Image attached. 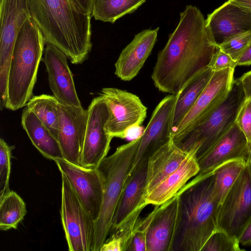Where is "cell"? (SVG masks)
Instances as JSON below:
<instances>
[{
	"instance_id": "obj_19",
	"label": "cell",
	"mask_w": 251,
	"mask_h": 251,
	"mask_svg": "<svg viewBox=\"0 0 251 251\" xmlns=\"http://www.w3.org/2000/svg\"><path fill=\"white\" fill-rule=\"evenodd\" d=\"M177 197L159 206L150 213L146 229V251H171L177 217Z\"/></svg>"
},
{
	"instance_id": "obj_9",
	"label": "cell",
	"mask_w": 251,
	"mask_h": 251,
	"mask_svg": "<svg viewBox=\"0 0 251 251\" xmlns=\"http://www.w3.org/2000/svg\"><path fill=\"white\" fill-rule=\"evenodd\" d=\"M30 18L29 0H0V96L2 101L7 97L8 73L17 34Z\"/></svg>"
},
{
	"instance_id": "obj_25",
	"label": "cell",
	"mask_w": 251,
	"mask_h": 251,
	"mask_svg": "<svg viewBox=\"0 0 251 251\" xmlns=\"http://www.w3.org/2000/svg\"><path fill=\"white\" fill-rule=\"evenodd\" d=\"M213 72L208 67L192 78L178 93L174 115L173 132L193 106Z\"/></svg>"
},
{
	"instance_id": "obj_2",
	"label": "cell",
	"mask_w": 251,
	"mask_h": 251,
	"mask_svg": "<svg viewBox=\"0 0 251 251\" xmlns=\"http://www.w3.org/2000/svg\"><path fill=\"white\" fill-rule=\"evenodd\" d=\"M214 171L195 177L177 193V212L171 251H201L217 229Z\"/></svg>"
},
{
	"instance_id": "obj_28",
	"label": "cell",
	"mask_w": 251,
	"mask_h": 251,
	"mask_svg": "<svg viewBox=\"0 0 251 251\" xmlns=\"http://www.w3.org/2000/svg\"><path fill=\"white\" fill-rule=\"evenodd\" d=\"M247 165L246 160L239 158L227 161L214 170V191L219 205Z\"/></svg>"
},
{
	"instance_id": "obj_26",
	"label": "cell",
	"mask_w": 251,
	"mask_h": 251,
	"mask_svg": "<svg viewBox=\"0 0 251 251\" xmlns=\"http://www.w3.org/2000/svg\"><path fill=\"white\" fill-rule=\"evenodd\" d=\"M58 103L54 96L42 94L33 96L26 105L57 139L59 126Z\"/></svg>"
},
{
	"instance_id": "obj_31",
	"label": "cell",
	"mask_w": 251,
	"mask_h": 251,
	"mask_svg": "<svg viewBox=\"0 0 251 251\" xmlns=\"http://www.w3.org/2000/svg\"><path fill=\"white\" fill-rule=\"evenodd\" d=\"M237 239L225 231L217 229L205 243L201 251H241Z\"/></svg>"
},
{
	"instance_id": "obj_11",
	"label": "cell",
	"mask_w": 251,
	"mask_h": 251,
	"mask_svg": "<svg viewBox=\"0 0 251 251\" xmlns=\"http://www.w3.org/2000/svg\"><path fill=\"white\" fill-rule=\"evenodd\" d=\"M178 95V93L166 96L154 110L140 138L135 160L129 174L173 139V119Z\"/></svg>"
},
{
	"instance_id": "obj_17",
	"label": "cell",
	"mask_w": 251,
	"mask_h": 251,
	"mask_svg": "<svg viewBox=\"0 0 251 251\" xmlns=\"http://www.w3.org/2000/svg\"><path fill=\"white\" fill-rule=\"evenodd\" d=\"M205 23L218 47L235 35L251 30V11L227 0L208 15Z\"/></svg>"
},
{
	"instance_id": "obj_36",
	"label": "cell",
	"mask_w": 251,
	"mask_h": 251,
	"mask_svg": "<svg viewBox=\"0 0 251 251\" xmlns=\"http://www.w3.org/2000/svg\"><path fill=\"white\" fill-rule=\"evenodd\" d=\"M149 221L146 217L141 219L126 251H146V229Z\"/></svg>"
},
{
	"instance_id": "obj_43",
	"label": "cell",
	"mask_w": 251,
	"mask_h": 251,
	"mask_svg": "<svg viewBox=\"0 0 251 251\" xmlns=\"http://www.w3.org/2000/svg\"><path fill=\"white\" fill-rule=\"evenodd\" d=\"M247 162L251 169V153L248 155Z\"/></svg>"
},
{
	"instance_id": "obj_14",
	"label": "cell",
	"mask_w": 251,
	"mask_h": 251,
	"mask_svg": "<svg viewBox=\"0 0 251 251\" xmlns=\"http://www.w3.org/2000/svg\"><path fill=\"white\" fill-rule=\"evenodd\" d=\"M59 115L57 140L64 159L73 164L81 166L86 126L87 109L58 103Z\"/></svg>"
},
{
	"instance_id": "obj_1",
	"label": "cell",
	"mask_w": 251,
	"mask_h": 251,
	"mask_svg": "<svg viewBox=\"0 0 251 251\" xmlns=\"http://www.w3.org/2000/svg\"><path fill=\"white\" fill-rule=\"evenodd\" d=\"M217 46L197 7L187 5L179 23L158 54L151 75L161 92L177 94L194 76L208 67Z\"/></svg>"
},
{
	"instance_id": "obj_5",
	"label": "cell",
	"mask_w": 251,
	"mask_h": 251,
	"mask_svg": "<svg viewBox=\"0 0 251 251\" xmlns=\"http://www.w3.org/2000/svg\"><path fill=\"white\" fill-rule=\"evenodd\" d=\"M140 138L118 147L96 167L103 183L100 214L95 222L92 251H100L110 233L113 215L135 160Z\"/></svg>"
},
{
	"instance_id": "obj_4",
	"label": "cell",
	"mask_w": 251,
	"mask_h": 251,
	"mask_svg": "<svg viewBox=\"0 0 251 251\" xmlns=\"http://www.w3.org/2000/svg\"><path fill=\"white\" fill-rule=\"evenodd\" d=\"M45 41L34 21L30 18L20 29L13 48L7 82L5 108L15 111L26 106L33 96L38 70Z\"/></svg>"
},
{
	"instance_id": "obj_6",
	"label": "cell",
	"mask_w": 251,
	"mask_h": 251,
	"mask_svg": "<svg viewBox=\"0 0 251 251\" xmlns=\"http://www.w3.org/2000/svg\"><path fill=\"white\" fill-rule=\"evenodd\" d=\"M245 99L242 86L237 79L222 104L210 115L195 123L183 133L173 138L175 144L199 159L227 132L235 123L239 109Z\"/></svg>"
},
{
	"instance_id": "obj_3",
	"label": "cell",
	"mask_w": 251,
	"mask_h": 251,
	"mask_svg": "<svg viewBox=\"0 0 251 251\" xmlns=\"http://www.w3.org/2000/svg\"><path fill=\"white\" fill-rule=\"evenodd\" d=\"M30 14L47 44L80 64L91 50L92 16L80 12L71 0H29Z\"/></svg>"
},
{
	"instance_id": "obj_41",
	"label": "cell",
	"mask_w": 251,
	"mask_h": 251,
	"mask_svg": "<svg viewBox=\"0 0 251 251\" xmlns=\"http://www.w3.org/2000/svg\"><path fill=\"white\" fill-rule=\"evenodd\" d=\"M237 66L251 65V43L236 61Z\"/></svg>"
},
{
	"instance_id": "obj_15",
	"label": "cell",
	"mask_w": 251,
	"mask_h": 251,
	"mask_svg": "<svg viewBox=\"0 0 251 251\" xmlns=\"http://www.w3.org/2000/svg\"><path fill=\"white\" fill-rule=\"evenodd\" d=\"M54 161L96 222L100 214L103 195L102 181L97 168L77 166L64 159Z\"/></svg>"
},
{
	"instance_id": "obj_34",
	"label": "cell",
	"mask_w": 251,
	"mask_h": 251,
	"mask_svg": "<svg viewBox=\"0 0 251 251\" xmlns=\"http://www.w3.org/2000/svg\"><path fill=\"white\" fill-rule=\"evenodd\" d=\"M235 123L245 135L249 150L251 146V96L245 97L238 111Z\"/></svg>"
},
{
	"instance_id": "obj_12",
	"label": "cell",
	"mask_w": 251,
	"mask_h": 251,
	"mask_svg": "<svg viewBox=\"0 0 251 251\" xmlns=\"http://www.w3.org/2000/svg\"><path fill=\"white\" fill-rule=\"evenodd\" d=\"M87 112L81 165L85 168H95L106 157L113 138L105 128L109 111L104 98L100 95L93 99Z\"/></svg>"
},
{
	"instance_id": "obj_21",
	"label": "cell",
	"mask_w": 251,
	"mask_h": 251,
	"mask_svg": "<svg viewBox=\"0 0 251 251\" xmlns=\"http://www.w3.org/2000/svg\"><path fill=\"white\" fill-rule=\"evenodd\" d=\"M148 160L129 174L113 215L110 233L135 211L147 205Z\"/></svg>"
},
{
	"instance_id": "obj_33",
	"label": "cell",
	"mask_w": 251,
	"mask_h": 251,
	"mask_svg": "<svg viewBox=\"0 0 251 251\" xmlns=\"http://www.w3.org/2000/svg\"><path fill=\"white\" fill-rule=\"evenodd\" d=\"M251 43V30L235 35L217 47L237 61Z\"/></svg>"
},
{
	"instance_id": "obj_37",
	"label": "cell",
	"mask_w": 251,
	"mask_h": 251,
	"mask_svg": "<svg viewBox=\"0 0 251 251\" xmlns=\"http://www.w3.org/2000/svg\"><path fill=\"white\" fill-rule=\"evenodd\" d=\"M237 79L243 89L245 97L251 96V71L243 74ZM251 153V146L249 150L248 155Z\"/></svg>"
},
{
	"instance_id": "obj_7",
	"label": "cell",
	"mask_w": 251,
	"mask_h": 251,
	"mask_svg": "<svg viewBox=\"0 0 251 251\" xmlns=\"http://www.w3.org/2000/svg\"><path fill=\"white\" fill-rule=\"evenodd\" d=\"M60 215L69 251H92L95 221L61 174Z\"/></svg>"
},
{
	"instance_id": "obj_8",
	"label": "cell",
	"mask_w": 251,
	"mask_h": 251,
	"mask_svg": "<svg viewBox=\"0 0 251 251\" xmlns=\"http://www.w3.org/2000/svg\"><path fill=\"white\" fill-rule=\"evenodd\" d=\"M217 226L237 239L251 220V169L247 166L219 206Z\"/></svg>"
},
{
	"instance_id": "obj_40",
	"label": "cell",
	"mask_w": 251,
	"mask_h": 251,
	"mask_svg": "<svg viewBox=\"0 0 251 251\" xmlns=\"http://www.w3.org/2000/svg\"><path fill=\"white\" fill-rule=\"evenodd\" d=\"M238 241L240 244L243 246H251V220L242 231L238 237Z\"/></svg>"
},
{
	"instance_id": "obj_39",
	"label": "cell",
	"mask_w": 251,
	"mask_h": 251,
	"mask_svg": "<svg viewBox=\"0 0 251 251\" xmlns=\"http://www.w3.org/2000/svg\"><path fill=\"white\" fill-rule=\"evenodd\" d=\"M81 13L92 16L93 0H71Z\"/></svg>"
},
{
	"instance_id": "obj_18",
	"label": "cell",
	"mask_w": 251,
	"mask_h": 251,
	"mask_svg": "<svg viewBox=\"0 0 251 251\" xmlns=\"http://www.w3.org/2000/svg\"><path fill=\"white\" fill-rule=\"evenodd\" d=\"M248 153L247 139L234 123L213 147L198 160L200 172L197 175L208 174L231 160L243 158L247 161Z\"/></svg>"
},
{
	"instance_id": "obj_10",
	"label": "cell",
	"mask_w": 251,
	"mask_h": 251,
	"mask_svg": "<svg viewBox=\"0 0 251 251\" xmlns=\"http://www.w3.org/2000/svg\"><path fill=\"white\" fill-rule=\"evenodd\" d=\"M100 95L105 100L109 111L105 125L106 132L112 138L122 139L126 130L144 121L147 108L135 94L118 88H103Z\"/></svg>"
},
{
	"instance_id": "obj_13",
	"label": "cell",
	"mask_w": 251,
	"mask_h": 251,
	"mask_svg": "<svg viewBox=\"0 0 251 251\" xmlns=\"http://www.w3.org/2000/svg\"><path fill=\"white\" fill-rule=\"evenodd\" d=\"M234 70L228 68L213 72L193 106L174 131L173 138L208 117L222 104L232 88Z\"/></svg>"
},
{
	"instance_id": "obj_20",
	"label": "cell",
	"mask_w": 251,
	"mask_h": 251,
	"mask_svg": "<svg viewBox=\"0 0 251 251\" xmlns=\"http://www.w3.org/2000/svg\"><path fill=\"white\" fill-rule=\"evenodd\" d=\"M159 27L143 30L135 35L122 50L115 64V74L124 81H129L139 73L151 53L156 41Z\"/></svg>"
},
{
	"instance_id": "obj_16",
	"label": "cell",
	"mask_w": 251,
	"mask_h": 251,
	"mask_svg": "<svg viewBox=\"0 0 251 251\" xmlns=\"http://www.w3.org/2000/svg\"><path fill=\"white\" fill-rule=\"evenodd\" d=\"M43 54L42 60L45 65L53 96L60 103L81 106L66 54L50 44H47Z\"/></svg>"
},
{
	"instance_id": "obj_24",
	"label": "cell",
	"mask_w": 251,
	"mask_h": 251,
	"mask_svg": "<svg viewBox=\"0 0 251 251\" xmlns=\"http://www.w3.org/2000/svg\"><path fill=\"white\" fill-rule=\"evenodd\" d=\"M21 120L32 143L44 157L54 161L64 159L57 139L26 106L23 110Z\"/></svg>"
},
{
	"instance_id": "obj_29",
	"label": "cell",
	"mask_w": 251,
	"mask_h": 251,
	"mask_svg": "<svg viewBox=\"0 0 251 251\" xmlns=\"http://www.w3.org/2000/svg\"><path fill=\"white\" fill-rule=\"evenodd\" d=\"M144 208H140L128 217L118 227L111 232L100 251H126L141 218L140 215Z\"/></svg>"
},
{
	"instance_id": "obj_27",
	"label": "cell",
	"mask_w": 251,
	"mask_h": 251,
	"mask_svg": "<svg viewBox=\"0 0 251 251\" xmlns=\"http://www.w3.org/2000/svg\"><path fill=\"white\" fill-rule=\"evenodd\" d=\"M146 0H93L92 16L96 20L114 23L135 11Z\"/></svg>"
},
{
	"instance_id": "obj_30",
	"label": "cell",
	"mask_w": 251,
	"mask_h": 251,
	"mask_svg": "<svg viewBox=\"0 0 251 251\" xmlns=\"http://www.w3.org/2000/svg\"><path fill=\"white\" fill-rule=\"evenodd\" d=\"M26 213L23 200L15 192L10 191L0 200V229H16Z\"/></svg>"
},
{
	"instance_id": "obj_22",
	"label": "cell",
	"mask_w": 251,
	"mask_h": 251,
	"mask_svg": "<svg viewBox=\"0 0 251 251\" xmlns=\"http://www.w3.org/2000/svg\"><path fill=\"white\" fill-rule=\"evenodd\" d=\"M188 154L178 148L172 139L148 159L147 196L178 169Z\"/></svg>"
},
{
	"instance_id": "obj_32",
	"label": "cell",
	"mask_w": 251,
	"mask_h": 251,
	"mask_svg": "<svg viewBox=\"0 0 251 251\" xmlns=\"http://www.w3.org/2000/svg\"><path fill=\"white\" fill-rule=\"evenodd\" d=\"M15 149L1 138L0 140V200L10 190L9 180L11 172L12 151Z\"/></svg>"
},
{
	"instance_id": "obj_35",
	"label": "cell",
	"mask_w": 251,
	"mask_h": 251,
	"mask_svg": "<svg viewBox=\"0 0 251 251\" xmlns=\"http://www.w3.org/2000/svg\"><path fill=\"white\" fill-rule=\"evenodd\" d=\"M236 66V61L217 47L208 67L215 72L228 68L235 69Z\"/></svg>"
},
{
	"instance_id": "obj_23",
	"label": "cell",
	"mask_w": 251,
	"mask_h": 251,
	"mask_svg": "<svg viewBox=\"0 0 251 251\" xmlns=\"http://www.w3.org/2000/svg\"><path fill=\"white\" fill-rule=\"evenodd\" d=\"M199 172L200 167L195 154L189 152L178 169L146 196L147 205L159 206L169 201Z\"/></svg>"
},
{
	"instance_id": "obj_38",
	"label": "cell",
	"mask_w": 251,
	"mask_h": 251,
	"mask_svg": "<svg viewBox=\"0 0 251 251\" xmlns=\"http://www.w3.org/2000/svg\"><path fill=\"white\" fill-rule=\"evenodd\" d=\"M145 129L141 126H133L127 129L124 133L123 138L130 141L141 138Z\"/></svg>"
},
{
	"instance_id": "obj_42",
	"label": "cell",
	"mask_w": 251,
	"mask_h": 251,
	"mask_svg": "<svg viewBox=\"0 0 251 251\" xmlns=\"http://www.w3.org/2000/svg\"><path fill=\"white\" fill-rule=\"evenodd\" d=\"M231 2L251 11V0H228Z\"/></svg>"
}]
</instances>
